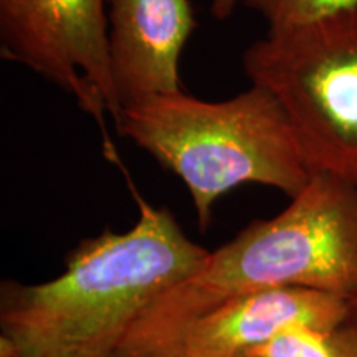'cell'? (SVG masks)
Masks as SVG:
<instances>
[{
	"instance_id": "cell-1",
	"label": "cell",
	"mask_w": 357,
	"mask_h": 357,
	"mask_svg": "<svg viewBox=\"0 0 357 357\" xmlns=\"http://www.w3.org/2000/svg\"><path fill=\"white\" fill-rule=\"evenodd\" d=\"M132 194L139 218L131 230L82 240L50 281H2L0 357H114L142 312L197 273L211 252L169 208Z\"/></svg>"
},
{
	"instance_id": "cell-2",
	"label": "cell",
	"mask_w": 357,
	"mask_h": 357,
	"mask_svg": "<svg viewBox=\"0 0 357 357\" xmlns=\"http://www.w3.org/2000/svg\"><path fill=\"white\" fill-rule=\"evenodd\" d=\"M281 287L318 289L346 301L356 296V185L312 172L278 215L250 223L211 252L197 273L147 307L118 354L172 346L192 321L230 298Z\"/></svg>"
},
{
	"instance_id": "cell-3",
	"label": "cell",
	"mask_w": 357,
	"mask_h": 357,
	"mask_svg": "<svg viewBox=\"0 0 357 357\" xmlns=\"http://www.w3.org/2000/svg\"><path fill=\"white\" fill-rule=\"evenodd\" d=\"M114 126L184 182L202 231L235 187L260 184L291 199L311 178L283 108L257 84L223 101L153 96L123 108Z\"/></svg>"
},
{
	"instance_id": "cell-4",
	"label": "cell",
	"mask_w": 357,
	"mask_h": 357,
	"mask_svg": "<svg viewBox=\"0 0 357 357\" xmlns=\"http://www.w3.org/2000/svg\"><path fill=\"white\" fill-rule=\"evenodd\" d=\"M243 71L280 102L310 172L357 187V7L268 29Z\"/></svg>"
},
{
	"instance_id": "cell-5",
	"label": "cell",
	"mask_w": 357,
	"mask_h": 357,
	"mask_svg": "<svg viewBox=\"0 0 357 357\" xmlns=\"http://www.w3.org/2000/svg\"><path fill=\"white\" fill-rule=\"evenodd\" d=\"M0 52L73 96L118 162L106 126L108 116L116 124L121 114L109 71L108 0H0Z\"/></svg>"
},
{
	"instance_id": "cell-6",
	"label": "cell",
	"mask_w": 357,
	"mask_h": 357,
	"mask_svg": "<svg viewBox=\"0 0 357 357\" xmlns=\"http://www.w3.org/2000/svg\"><path fill=\"white\" fill-rule=\"evenodd\" d=\"M195 29L189 0H108V56L119 108L181 88V55Z\"/></svg>"
},
{
	"instance_id": "cell-7",
	"label": "cell",
	"mask_w": 357,
	"mask_h": 357,
	"mask_svg": "<svg viewBox=\"0 0 357 357\" xmlns=\"http://www.w3.org/2000/svg\"><path fill=\"white\" fill-rule=\"evenodd\" d=\"M347 319V301L300 287L238 294L187 326L172 346L192 357H247L293 324L334 328Z\"/></svg>"
},
{
	"instance_id": "cell-8",
	"label": "cell",
	"mask_w": 357,
	"mask_h": 357,
	"mask_svg": "<svg viewBox=\"0 0 357 357\" xmlns=\"http://www.w3.org/2000/svg\"><path fill=\"white\" fill-rule=\"evenodd\" d=\"M247 357H357V326L293 324Z\"/></svg>"
},
{
	"instance_id": "cell-9",
	"label": "cell",
	"mask_w": 357,
	"mask_h": 357,
	"mask_svg": "<svg viewBox=\"0 0 357 357\" xmlns=\"http://www.w3.org/2000/svg\"><path fill=\"white\" fill-rule=\"evenodd\" d=\"M243 3L260 13L268 29L307 24L357 7V0H243Z\"/></svg>"
},
{
	"instance_id": "cell-10",
	"label": "cell",
	"mask_w": 357,
	"mask_h": 357,
	"mask_svg": "<svg viewBox=\"0 0 357 357\" xmlns=\"http://www.w3.org/2000/svg\"><path fill=\"white\" fill-rule=\"evenodd\" d=\"M240 2H243V0H212V15L217 20L229 19V17L234 15L235 8Z\"/></svg>"
},
{
	"instance_id": "cell-11",
	"label": "cell",
	"mask_w": 357,
	"mask_h": 357,
	"mask_svg": "<svg viewBox=\"0 0 357 357\" xmlns=\"http://www.w3.org/2000/svg\"><path fill=\"white\" fill-rule=\"evenodd\" d=\"M114 357H192L181 352L176 347H162V349L142 351V352H129V354H118Z\"/></svg>"
},
{
	"instance_id": "cell-12",
	"label": "cell",
	"mask_w": 357,
	"mask_h": 357,
	"mask_svg": "<svg viewBox=\"0 0 357 357\" xmlns=\"http://www.w3.org/2000/svg\"><path fill=\"white\" fill-rule=\"evenodd\" d=\"M347 324H352V326H357V294L354 298H351L349 301H347V319H346Z\"/></svg>"
}]
</instances>
